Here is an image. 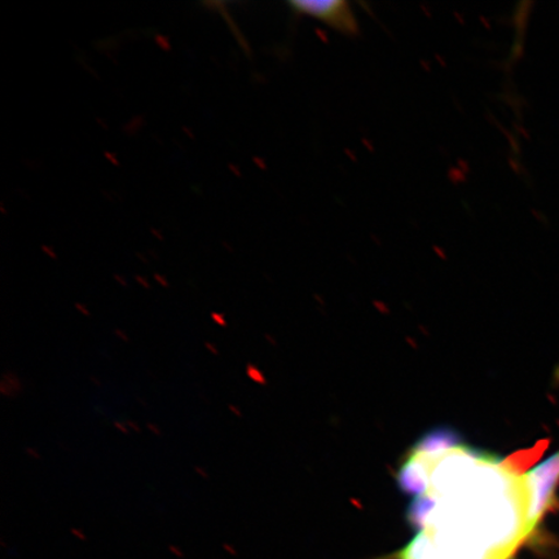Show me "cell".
<instances>
[{"label":"cell","mask_w":559,"mask_h":559,"mask_svg":"<svg viewBox=\"0 0 559 559\" xmlns=\"http://www.w3.org/2000/svg\"><path fill=\"white\" fill-rule=\"evenodd\" d=\"M530 493V521L534 528L557 504L559 487V452L526 474Z\"/></svg>","instance_id":"cell-1"},{"label":"cell","mask_w":559,"mask_h":559,"mask_svg":"<svg viewBox=\"0 0 559 559\" xmlns=\"http://www.w3.org/2000/svg\"><path fill=\"white\" fill-rule=\"evenodd\" d=\"M293 13L299 16H307L320 21L326 26L332 27L334 32L347 35V37H356L359 34L360 27L358 19L355 16L352 4L346 0H326V2H319V0H297V2H289Z\"/></svg>","instance_id":"cell-2"},{"label":"cell","mask_w":559,"mask_h":559,"mask_svg":"<svg viewBox=\"0 0 559 559\" xmlns=\"http://www.w3.org/2000/svg\"><path fill=\"white\" fill-rule=\"evenodd\" d=\"M437 459L423 456V454L411 453L400 472L396 474V484L405 495L423 496L430 489V473Z\"/></svg>","instance_id":"cell-3"},{"label":"cell","mask_w":559,"mask_h":559,"mask_svg":"<svg viewBox=\"0 0 559 559\" xmlns=\"http://www.w3.org/2000/svg\"><path fill=\"white\" fill-rule=\"evenodd\" d=\"M465 447L464 439L456 429L450 426H438L417 440L412 453L428 457H439L451 451Z\"/></svg>","instance_id":"cell-4"},{"label":"cell","mask_w":559,"mask_h":559,"mask_svg":"<svg viewBox=\"0 0 559 559\" xmlns=\"http://www.w3.org/2000/svg\"><path fill=\"white\" fill-rule=\"evenodd\" d=\"M438 500L429 492L418 496V498L412 501L407 512V519L412 527L423 531L426 524H428L430 515L435 512Z\"/></svg>","instance_id":"cell-5"},{"label":"cell","mask_w":559,"mask_h":559,"mask_svg":"<svg viewBox=\"0 0 559 559\" xmlns=\"http://www.w3.org/2000/svg\"><path fill=\"white\" fill-rule=\"evenodd\" d=\"M247 374L250 380H253L257 383L265 384V379L261 372V370H258V368L253 365L247 366Z\"/></svg>","instance_id":"cell-6"},{"label":"cell","mask_w":559,"mask_h":559,"mask_svg":"<svg viewBox=\"0 0 559 559\" xmlns=\"http://www.w3.org/2000/svg\"><path fill=\"white\" fill-rule=\"evenodd\" d=\"M212 319L216 325H219L222 328H226L228 325L226 318L223 317L222 313L213 312Z\"/></svg>","instance_id":"cell-7"},{"label":"cell","mask_w":559,"mask_h":559,"mask_svg":"<svg viewBox=\"0 0 559 559\" xmlns=\"http://www.w3.org/2000/svg\"><path fill=\"white\" fill-rule=\"evenodd\" d=\"M25 452H26L27 456H31L34 460H41L39 452L32 449V447H26Z\"/></svg>","instance_id":"cell-8"},{"label":"cell","mask_w":559,"mask_h":559,"mask_svg":"<svg viewBox=\"0 0 559 559\" xmlns=\"http://www.w3.org/2000/svg\"><path fill=\"white\" fill-rule=\"evenodd\" d=\"M115 428L118 430V431H121L122 435H126L128 436L129 435V428H128V425L126 424H122V423H118L116 421L115 423Z\"/></svg>","instance_id":"cell-9"},{"label":"cell","mask_w":559,"mask_h":559,"mask_svg":"<svg viewBox=\"0 0 559 559\" xmlns=\"http://www.w3.org/2000/svg\"><path fill=\"white\" fill-rule=\"evenodd\" d=\"M146 428H148V430L152 432V435H155L157 437L160 436V430L158 429V426L155 425V424H146Z\"/></svg>","instance_id":"cell-10"},{"label":"cell","mask_w":559,"mask_h":559,"mask_svg":"<svg viewBox=\"0 0 559 559\" xmlns=\"http://www.w3.org/2000/svg\"><path fill=\"white\" fill-rule=\"evenodd\" d=\"M223 549L227 551L230 556H237V550L229 544H223Z\"/></svg>","instance_id":"cell-11"},{"label":"cell","mask_w":559,"mask_h":559,"mask_svg":"<svg viewBox=\"0 0 559 559\" xmlns=\"http://www.w3.org/2000/svg\"><path fill=\"white\" fill-rule=\"evenodd\" d=\"M115 334L117 335L118 338H120L123 342H129L130 341V338L128 337V334H126L121 330H115Z\"/></svg>","instance_id":"cell-12"},{"label":"cell","mask_w":559,"mask_h":559,"mask_svg":"<svg viewBox=\"0 0 559 559\" xmlns=\"http://www.w3.org/2000/svg\"><path fill=\"white\" fill-rule=\"evenodd\" d=\"M72 534L76 537V539H80V540H83V542L86 540V535L81 533L80 530L72 528Z\"/></svg>","instance_id":"cell-13"},{"label":"cell","mask_w":559,"mask_h":559,"mask_svg":"<svg viewBox=\"0 0 559 559\" xmlns=\"http://www.w3.org/2000/svg\"><path fill=\"white\" fill-rule=\"evenodd\" d=\"M169 550L174 556H177L178 558H183L185 555L181 554L180 549L178 547H175V545H170Z\"/></svg>","instance_id":"cell-14"},{"label":"cell","mask_w":559,"mask_h":559,"mask_svg":"<svg viewBox=\"0 0 559 559\" xmlns=\"http://www.w3.org/2000/svg\"><path fill=\"white\" fill-rule=\"evenodd\" d=\"M194 472L200 475L201 478L209 479V474L200 466H194Z\"/></svg>","instance_id":"cell-15"},{"label":"cell","mask_w":559,"mask_h":559,"mask_svg":"<svg viewBox=\"0 0 559 559\" xmlns=\"http://www.w3.org/2000/svg\"><path fill=\"white\" fill-rule=\"evenodd\" d=\"M228 409H229L230 412H233V414H234L235 416H237V417H241V416H242V415H241V411H240L239 408H237V407H236V405H234V404H229V405H228Z\"/></svg>","instance_id":"cell-16"},{"label":"cell","mask_w":559,"mask_h":559,"mask_svg":"<svg viewBox=\"0 0 559 559\" xmlns=\"http://www.w3.org/2000/svg\"><path fill=\"white\" fill-rule=\"evenodd\" d=\"M205 347L209 349L210 353H212L215 356L219 355L218 349L213 344H210V342H206Z\"/></svg>","instance_id":"cell-17"},{"label":"cell","mask_w":559,"mask_h":559,"mask_svg":"<svg viewBox=\"0 0 559 559\" xmlns=\"http://www.w3.org/2000/svg\"><path fill=\"white\" fill-rule=\"evenodd\" d=\"M126 425H128V428L135 430L136 432H140L139 425L134 421H131V419H128V421H126Z\"/></svg>","instance_id":"cell-18"},{"label":"cell","mask_w":559,"mask_h":559,"mask_svg":"<svg viewBox=\"0 0 559 559\" xmlns=\"http://www.w3.org/2000/svg\"><path fill=\"white\" fill-rule=\"evenodd\" d=\"M75 307H76V309L80 310L81 313L86 314V317H90V312L87 311L85 306L76 304Z\"/></svg>","instance_id":"cell-19"},{"label":"cell","mask_w":559,"mask_h":559,"mask_svg":"<svg viewBox=\"0 0 559 559\" xmlns=\"http://www.w3.org/2000/svg\"><path fill=\"white\" fill-rule=\"evenodd\" d=\"M91 382H94L96 386H102V382L96 377H90Z\"/></svg>","instance_id":"cell-20"}]
</instances>
